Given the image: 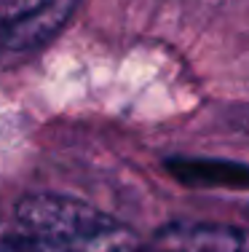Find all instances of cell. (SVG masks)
Returning <instances> with one entry per match:
<instances>
[{"mask_svg":"<svg viewBox=\"0 0 249 252\" xmlns=\"http://www.w3.org/2000/svg\"><path fill=\"white\" fill-rule=\"evenodd\" d=\"M150 252H249V231L220 223H171L156 233Z\"/></svg>","mask_w":249,"mask_h":252,"instance_id":"3957f363","label":"cell"},{"mask_svg":"<svg viewBox=\"0 0 249 252\" xmlns=\"http://www.w3.org/2000/svg\"><path fill=\"white\" fill-rule=\"evenodd\" d=\"M14 218L43 233L64 252H150L129 225L75 196L51 190L27 193L16 201Z\"/></svg>","mask_w":249,"mask_h":252,"instance_id":"6da1fadb","label":"cell"},{"mask_svg":"<svg viewBox=\"0 0 249 252\" xmlns=\"http://www.w3.org/2000/svg\"><path fill=\"white\" fill-rule=\"evenodd\" d=\"M81 0H0V62L40 51L67 27Z\"/></svg>","mask_w":249,"mask_h":252,"instance_id":"7a4b0ae2","label":"cell"},{"mask_svg":"<svg viewBox=\"0 0 249 252\" xmlns=\"http://www.w3.org/2000/svg\"><path fill=\"white\" fill-rule=\"evenodd\" d=\"M169 175L198 188H249V166L220 158H171Z\"/></svg>","mask_w":249,"mask_h":252,"instance_id":"277c9868","label":"cell"},{"mask_svg":"<svg viewBox=\"0 0 249 252\" xmlns=\"http://www.w3.org/2000/svg\"><path fill=\"white\" fill-rule=\"evenodd\" d=\"M0 252H64L19 218L0 220Z\"/></svg>","mask_w":249,"mask_h":252,"instance_id":"5b68a950","label":"cell"}]
</instances>
